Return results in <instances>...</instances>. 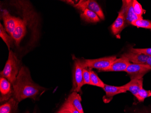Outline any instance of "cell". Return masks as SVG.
<instances>
[{
    "label": "cell",
    "mask_w": 151,
    "mask_h": 113,
    "mask_svg": "<svg viewBox=\"0 0 151 113\" xmlns=\"http://www.w3.org/2000/svg\"><path fill=\"white\" fill-rule=\"evenodd\" d=\"M106 92V96L103 97V101L106 103L109 102L112 99L114 96L120 93H125L127 91L122 86H114L105 84V87L103 88Z\"/></svg>",
    "instance_id": "13"
},
{
    "label": "cell",
    "mask_w": 151,
    "mask_h": 113,
    "mask_svg": "<svg viewBox=\"0 0 151 113\" xmlns=\"http://www.w3.org/2000/svg\"><path fill=\"white\" fill-rule=\"evenodd\" d=\"M151 70V67L147 64H135L131 63L125 70L127 73L133 79H140Z\"/></svg>",
    "instance_id": "7"
},
{
    "label": "cell",
    "mask_w": 151,
    "mask_h": 113,
    "mask_svg": "<svg viewBox=\"0 0 151 113\" xmlns=\"http://www.w3.org/2000/svg\"><path fill=\"white\" fill-rule=\"evenodd\" d=\"M151 96V91L145 90L142 88L136 97L139 102H143L146 98Z\"/></svg>",
    "instance_id": "23"
},
{
    "label": "cell",
    "mask_w": 151,
    "mask_h": 113,
    "mask_svg": "<svg viewBox=\"0 0 151 113\" xmlns=\"http://www.w3.org/2000/svg\"><path fill=\"white\" fill-rule=\"evenodd\" d=\"M130 63V62L127 58L122 57L116 58L109 68L104 71V72L125 71L127 67Z\"/></svg>",
    "instance_id": "11"
},
{
    "label": "cell",
    "mask_w": 151,
    "mask_h": 113,
    "mask_svg": "<svg viewBox=\"0 0 151 113\" xmlns=\"http://www.w3.org/2000/svg\"><path fill=\"white\" fill-rule=\"evenodd\" d=\"M18 104V102L12 97L10 100L1 104L0 113H17Z\"/></svg>",
    "instance_id": "16"
},
{
    "label": "cell",
    "mask_w": 151,
    "mask_h": 113,
    "mask_svg": "<svg viewBox=\"0 0 151 113\" xmlns=\"http://www.w3.org/2000/svg\"><path fill=\"white\" fill-rule=\"evenodd\" d=\"M83 68L81 60L75 59L73 73V92H76L78 93L80 91L82 86L84 85L82 75Z\"/></svg>",
    "instance_id": "6"
},
{
    "label": "cell",
    "mask_w": 151,
    "mask_h": 113,
    "mask_svg": "<svg viewBox=\"0 0 151 113\" xmlns=\"http://www.w3.org/2000/svg\"><path fill=\"white\" fill-rule=\"evenodd\" d=\"M122 1L123 5L121 9L124 13L126 24H131L133 22L140 19L134 11L133 6V1L126 0Z\"/></svg>",
    "instance_id": "10"
},
{
    "label": "cell",
    "mask_w": 151,
    "mask_h": 113,
    "mask_svg": "<svg viewBox=\"0 0 151 113\" xmlns=\"http://www.w3.org/2000/svg\"><path fill=\"white\" fill-rule=\"evenodd\" d=\"M146 64L151 67V56L149 57V58Z\"/></svg>",
    "instance_id": "28"
},
{
    "label": "cell",
    "mask_w": 151,
    "mask_h": 113,
    "mask_svg": "<svg viewBox=\"0 0 151 113\" xmlns=\"http://www.w3.org/2000/svg\"><path fill=\"white\" fill-rule=\"evenodd\" d=\"M67 100L72 104L80 113H84L81 104V98L78 92H73Z\"/></svg>",
    "instance_id": "17"
},
{
    "label": "cell",
    "mask_w": 151,
    "mask_h": 113,
    "mask_svg": "<svg viewBox=\"0 0 151 113\" xmlns=\"http://www.w3.org/2000/svg\"><path fill=\"white\" fill-rule=\"evenodd\" d=\"M133 6L134 11L137 16H138L139 19H142V15L144 13V11L142 9L141 5L136 0H134Z\"/></svg>",
    "instance_id": "22"
},
{
    "label": "cell",
    "mask_w": 151,
    "mask_h": 113,
    "mask_svg": "<svg viewBox=\"0 0 151 113\" xmlns=\"http://www.w3.org/2000/svg\"><path fill=\"white\" fill-rule=\"evenodd\" d=\"M71 3L75 7L83 12L86 9L94 12L97 14L100 19L104 20L105 16L100 6L96 1L94 0H81L77 3H74L73 1H68Z\"/></svg>",
    "instance_id": "5"
},
{
    "label": "cell",
    "mask_w": 151,
    "mask_h": 113,
    "mask_svg": "<svg viewBox=\"0 0 151 113\" xmlns=\"http://www.w3.org/2000/svg\"><path fill=\"white\" fill-rule=\"evenodd\" d=\"M0 37L6 45L9 50H10V48L14 43L13 40L12 36L7 32L5 27L1 24H0Z\"/></svg>",
    "instance_id": "19"
},
{
    "label": "cell",
    "mask_w": 151,
    "mask_h": 113,
    "mask_svg": "<svg viewBox=\"0 0 151 113\" xmlns=\"http://www.w3.org/2000/svg\"><path fill=\"white\" fill-rule=\"evenodd\" d=\"M83 79L84 85H92L91 81L90 72V70L87 69L86 68H84L82 72Z\"/></svg>",
    "instance_id": "24"
},
{
    "label": "cell",
    "mask_w": 151,
    "mask_h": 113,
    "mask_svg": "<svg viewBox=\"0 0 151 113\" xmlns=\"http://www.w3.org/2000/svg\"><path fill=\"white\" fill-rule=\"evenodd\" d=\"M116 59V56H110L97 59H84L81 62L84 68L97 69L99 72H104Z\"/></svg>",
    "instance_id": "4"
},
{
    "label": "cell",
    "mask_w": 151,
    "mask_h": 113,
    "mask_svg": "<svg viewBox=\"0 0 151 113\" xmlns=\"http://www.w3.org/2000/svg\"><path fill=\"white\" fill-rule=\"evenodd\" d=\"M90 72L91 81L92 85L98 86L102 88H104L105 87V84L98 77L97 75L91 70H90Z\"/></svg>",
    "instance_id": "20"
},
{
    "label": "cell",
    "mask_w": 151,
    "mask_h": 113,
    "mask_svg": "<svg viewBox=\"0 0 151 113\" xmlns=\"http://www.w3.org/2000/svg\"><path fill=\"white\" fill-rule=\"evenodd\" d=\"M143 78L133 79L129 83L122 86V87L127 91H129L135 96L136 97L139 91L143 88Z\"/></svg>",
    "instance_id": "15"
},
{
    "label": "cell",
    "mask_w": 151,
    "mask_h": 113,
    "mask_svg": "<svg viewBox=\"0 0 151 113\" xmlns=\"http://www.w3.org/2000/svg\"><path fill=\"white\" fill-rule=\"evenodd\" d=\"M131 24L138 28H145L151 30V20L140 19L133 22Z\"/></svg>",
    "instance_id": "21"
},
{
    "label": "cell",
    "mask_w": 151,
    "mask_h": 113,
    "mask_svg": "<svg viewBox=\"0 0 151 113\" xmlns=\"http://www.w3.org/2000/svg\"><path fill=\"white\" fill-rule=\"evenodd\" d=\"M129 51L136 53H141L151 56V48H134L130 49Z\"/></svg>",
    "instance_id": "25"
},
{
    "label": "cell",
    "mask_w": 151,
    "mask_h": 113,
    "mask_svg": "<svg viewBox=\"0 0 151 113\" xmlns=\"http://www.w3.org/2000/svg\"><path fill=\"white\" fill-rule=\"evenodd\" d=\"M1 16L4 22L5 29L8 34L12 36L19 23L20 20L19 17L12 16L6 10H2Z\"/></svg>",
    "instance_id": "8"
},
{
    "label": "cell",
    "mask_w": 151,
    "mask_h": 113,
    "mask_svg": "<svg viewBox=\"0 0 151 113\" xmlns=\"http://www.w3.org/2000/svg\"><path fill=\"white\" fill-rule=\"evenodd\" d=\"M16 3L22 10V16L19 17V23L12 35L14 44L20 48L24 41H28L29 38L30 47H32L39 40V16L28 2L22 1Z\"/></svg>",
    "instance_id": "1"
},
{
    "label": "cell",
    "mask_w": 151,
    "mask_h": 113,
    "mask_svg": "<svg viewBox=\"0 0 151 113\" xmlns=\"http://www.w3.org/2000/svg\"><path fill=\"white\" fill-rule=\"evenodd\" d=\"M81 18L86 22L92 23L98 22L101 19L96 14L88 9H86L82 12L81 14Z\"/></svg>",
    "instance_id": "18"
},
{
    "label": "cell",
    "mask_w": 151,
    "mask_h": 113,
    "mask_svg": "<svg viewBox=\"0 0 151 113\" xmlns=\"http://www.w3.org/2000/svg\"><path fill=\"white\" fill-rule=\"evenodd\" d=\"M150 56L141 53L129 52L122 54L121 57L127 58L130 62L135 64H146Z\"/></svg>",
    "instance_id": "14"
},
{
    "label": "cell",
    "mask_w": 151,
    "mask_h": 113,
    "mask_svg": "<svg viewBox=\"0 0 151 113\" xmlns=\"http://www.w3.org/2000/svg\"><path fill=\"white\" fill-rule=\"evenodd\" d=\"M125 23L126 22L124 13L123 10L121 9L119 12L117 18L115 19L111 27V30L113 34L117 37H119V35L123 29L124 28Z\"/></svg>",
    "instance_id": "12"
},
{
    "label": "cell",
    "mask_w": 151,
    "mask_h": 113,
    "mask_svg": "<svg viewBox=\"0 0 151 113\" xmlns=\"http://www.w3.org/2000/svg\"><path fill=\"white\" fill-rule=\"evenodd\" d=\"M22 67L21 62L16 54L10 50L5 67L1 72V76L6 78L13 85L16 81Z\"/></svg>",
    "instance_id": "3"
},
{
    "label": "cell",
    "mask_w": 151,
    "mask_h": 113,
    "mask_svg": "<svg viewBox=\"0 0 151 113\" xmlns=\"http://www.w3.org/2000/svg\"><path fill=\"white\" fill-rule=\"evenodd\" d=\"M12 86V97L19 103L27 98L35 101L39 100L46 90L33 81L29 70L25 66H22L20 69Z\"/></svg>",
    "instance_id": "2"
},
{
    "label": "cell",
    "mask_w": 151,
    "mask_h": 113,
    "mask_svg": "<svg viewBox=\"0 0 151 113\" xmlns=\"http://www.w3.org/2000/svg\"><path fill=\"white\" fill-rule=\"evenodd\" d=\"M72 113L69 110H68V109H65L61 107L60 109L57 111L56 113Z\"/></svg>",
    "instance_id": "27"
},
{
    "label": "cell",
    "mask_w": 151,
    "mask_h": 113,
    "mask_svg": "<svg viewBox=\"0 0 151 113\" xmlns=\"http://www.w3.org/2000/svg\"><path fill=\"white\" fill-rule=\"evenodd\" d=\"M12 84L5 77L0 78V101L1 103L8 101L13 96Z\"/></svg>",
    "instance_id": "9"
},
{
    "label": "cell",
    "mask_w": 151,
    "mask_h": 113,
    "mask_svg": "<svg viewBox=\"0 0 151 113\" xmlns=\"http://www.w3.org/2000/svg\"><path fill=\"white\" fill-rule=\"evenodd\" d=\"M61 107L68 109L72 113H80L71 102L66 100Z\"/></svg>",
    "instance_id": "26"
},
{
    "label": "cell",
    "mask_w": 151,
    "mask_h": 113,
    "mask_svg": "<svg viewBox=\"0 0 151 113\" xmlns=\"http://www.w3.org/2000/svg\"><path fill=\"white\" fill-rule=\"evenodd\" d=\"M29 113V112H26V113ZM36 113V112H35V111H34V113Z\"/></svg>",
    "instance_id": "29"
}]
</instances>
